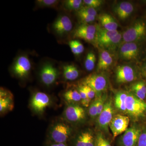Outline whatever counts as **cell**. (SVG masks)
Returning a JSON list of instances; mask_svg holds the SVG:
<instances>
[{"instance_id":"obj_16","label":"cell","mask_w":146,"mask_h":146,"mask_svg":"<svg viewBox=\"0 0 146 146\" xmlns=\"http://www.w3.org/2000/svg\"><path fill=\"white\" fill-rule=\"evenodd\" d=\"M133 11V6L132 4L129 2H121L116 6L115 12L118 17L121 20L127 19L130 16Z\"/></svg>"},{"instance_id":"obj_20","label":"cell","mask_w":146,"mask_h":146,"mask_svg":"<svg viewBox=\"0 0 146 146\" xmlns=\"http://www.w3.org/2000/svg\"><path fill=\"white\" fill-rule=\"evenodd\" d=\"M132 90L139 99L143 100L146 96V86L143 82H138L132 86Z\"/></svg>"},{"instance_id":"obj_33","label":"cell","mask_w":146,"mask_h":146,"mask_svg":"<svg viewBox=\"0 0 146 146\" xmlns=\"http://www.w3.org/2000/svg\"><path fill=\"white\" fill-rule=\"evenodd\" d=\"M82 87L87 95V97L90 99L94 98L96 96V92L92 88L87 85L81 84Z\"/></svg>"},{"instance_id":"obj_9","label":"cell","mask_w":146,"mask_h":146,"mask_svg":"<svg viewBox=\"0 0 146 146\" xmlns=\"http://www.w3.org/2000/svg\"><path fill=\"white\" fill-rule=\"evenodd\" d=\"M73 24L70 18L66 15L59 16L52 25L55 33L59 36H63L72 30Z\"/></svg>"},{"instance_id":"obj_3","label":"cell","mask_w":146,"mask_h":146,"mask_svg":"<svg viewBox=\"0 0 146 146\" xmlns=\"http://www.w3.org/2000/svg\"><path fill=\"white\" fill-rule=\"evenodd\" d=\"M50 104V98L44 92H36L33 96L31 100V106L36 114L44 113L46 108Z\"/></svg>"},{"instance_id":"obj_13","label":"cell","mask_w":146,"mask_h":146,"mask_svg":"<svg viewBox=\"0 0 146 146\" xmlns=\"http://www.w3.org/2000/svg\"><path fill=\"white\" fill-rule=\"evenodd\" d=\"M116 80L118 83H125L133 81L136 78L135 72L129 65L118 66L116 72Z\"/></svg>"},{"instance_id":"obj_6","label":"cell","mask_w":146,"mask_h":146,"mask_svg":"<svg viewBox=\"0 0 146 146\" xmlns=\"http://www.w3.org/2000/svg\"><path fill=\"white\" fill-rule=\"evenodd\" d=\"M129 123V119L127 116L119 114L113 117L109 126L113 138L124 132L127 129Z\"/></svg>"},{"instance_id":"obj_40","label":"cell","mask_w":146,"mask_h":146,"mask_svg":"<svg viewBox=\"0 0 146 146\" xmlns=\"http://www.w3.org/2000/svg\"><path fill=\"white\" fill-rule=\"evenodd\" d=\"M78 91L80 95V96H81L82 100L88 98L86 93H85L84 89H82L81 85H80L79 86Z\"/></svg>"},{"instance_id":"obj_29","label":"cell","mask_w":146,"mask_h":146,"mask_svg":"<svg viewBox=\"0 0 146 146\" xmlns=\"http://www.w3.org/2000/svg\"><path fill=\"white\" fill-rule=\"evenodd\" d=\"M95 146H112L101 134H98L95 142Z\"/></svg>"},{"instance_id":"obj_41","label":"cell","mask_w":146,"mask_h":146,"mask_svg":"<svg viewBox=\"0 0 146 146\" xmlns=\"http://www.w3.org/2000/svg\"><path fill=\"white\" fill-rule=\"evenodd\" d=\"M69 44L73 53L74 54L76 55H78V53L76 49L75 45L74 44V41L71 40L69 42Z\"/></svg>"},{"instance_id":"obj_17","label":"cell","mask_w":146,"mask_h":146,"mask_svg":"<svg viewBox=\"0 0 146 146\" xmlns=\"http://www.w3.org/2000/svg\"><path fill=\"white\" fill-rule=\"evenodd\" d=\"M99 20L104 28L109 31H117L118 24L112 16L107 13L100 15Z\"/></svg>"},{"instance_id":"obj_10","label":"cell","mask_w":146,"mask_h":146,"mask_svg":"<svg viewBox=\"0 0 146 146\" xmlns=\"http://www.w3.org/2000/svg\"><path fill=\"white\" fill-rule=\"evenodd\" d=\"M141 129L136 126L127 129L121 137L120 146H137L141 133Z\"/></svg>"},{"instance_id":"obj_38","label":"cell","mask_w":146,"mask_h":146,"mask_svg":"<svg viewBox=\"0 0 146 146\" xmlns=\"http://www.w3.org/2000/svg\"><path fill=\"white\" fill-rule=\"evenodd\" d=\"M73 41H74V44L75 45L76 49L78 53V54H81L84 51V49L83 45L81 42H80L78 40H73Z\"/></svg>"},{"instance_id":"obj_23","label":"cell","mask_w":146,"mask_h":146,"mask_svg":"<svg viewBox=\"0 0 146 146\" xmlns=\"http://www.w3.org/2000/svg\"><path fill=\"white\" fill-rule=\"evenodd\" d=\"M96 61V58L95 54L93 52L88 53L84 62V66L86 70L89 72L93 70L95 68Z\"/></svg>"},{"instance_id":"obj_35","label":"cell","mask_w":146,"mask_h":146,"mask_svg":"<svg viewBox=\"0 0 146 146\" xmlns=\"http://www.w3.org/2000/svg\"><path fill=\"white\" fill-rule=\"evenodd\" d=\"M104 97L100 96L97 99V106H98V116L100 115L104 108L106 102Z\"/></svg>"},{"instance_id":"obj_42","label":"cell","mask_w":146,"mask_h":146,"mask_svg":"<svg viewBox=\"0 0 146 146\" xmlns=\"http://www.w3.org/2000/svg\"><path fill=\"white\" fill-rule=\"evenodd\" d=\"M91 100L87 98L85 99L82 100L81 103L83 106L85 107H88L89 106Z\"/></svg>"},{"instance_id":"obj_1","label":"cell","mask_w":146,"mask_h":146,"mask_svg":"<svg viewBox=\"0 0 146 146\" xmlns=\"http://www.w3.org/2000/svg\"><path fill=\"white\" fill-rule=\"evenodd\" d=\"M126 111L134 117L142 116L146 110V103L131 94H127L126 100Z\"/></svg>"},{"instance_id":"obj_24","label":"cell","mask_w":146,"mask_h":146,"mask_svg":"<svg viewBox=\"0 0 146 146\" xmlns=\"http://www.w3.org/2000/svg\"><path fill=\"white\" fill-rule=\"evenodd\" d=\"M97 31V28L94 25L83 24L79 26L76 30L75 32L83 33L88 34L96 35Z\"/></svg>"},{"instance_id":"obj_36","label":"cell","mask_w":146,"mask_h":146,"mask_svg":"<svg viewBox=\"0 0 146 146\" xmlns=\"http://www.w3.org/2000/svg\"><path fill=\"white\" fill-rule=\"evenodd\" d=\"M88 132H83L79 136L77 141L76 146H85Z\"/></svg>"},{"instance_id":"obj_7","label":"cell","mask_w":146,"mask_h":146,"mask_svg":"<svg viewBox=\"0 0 146 146\" xmlns=\"http://www.w3.org/2000/svg\"><path fill=\"white\" fill-rule=\"evenodd\" d=\"M82 84L91 87L96 93L104 91L107 87V82L104 76L92 74L84 78Z\"/></svg>"},{"instance_id":"obj_32","label":"cell","mask_w":146,"mask_h":146,"mask_svg":"<svg viewBox=\"0 0 146 146\" xmlns=\"http://www.w3.org/2000/svg\"><path fill=\"white\" fill-rule=\"evenodd\" d=\"M89 112L90 116L92 118L98 116V106H97V99L95 100L90 104Z\"/></svg>"},{"instance_id":"obj_19","label":"cell","mask_w":146,"mask_h":146,"mask_svg":"<svg viewBox=\"0 0 146 146\" xmlns=\"http://www.w3.org/2000/svg\"><path fill=\"white\" fill-rule=\"evenodd\" d=\"M127 94L125 92H119L116 94L115 98V106L122 111H126V100Z\"/></svg>"},{"instance_id":"obj_4","label":"cell","mask_w":146,"mask_h":146,"mask_svg":"<svg viewBox=\"0 0 146 146\" xmlns=\"http://www.w3.org/2000/svg\"><path fill=\"white\" fill-rule=\"evenodd\" d=\"M50 136L56 143H64L72 133L71 128L64 123H58L52 128Z\"/></svg>"},{"instance_id":"obj_18","label":"cell","mask_w":146,"mask_h":146,"mask_svg":"<svg viewBox=\"0 0 146 146\" xmlns=\"http://www.w3.org/2000/svg\"><path fill=\"white\" fill-rule=\"evenodd\" d=\"M63 76L65 80H74L79 76V72L77 68L73 64H68L63 67Z\"/></svg>"},{"instance_id":"obj_14","label":"cell","mask_w":146,"mask_h":146,"mask_svg":"<svg viewBox=\"0 0 146 146\" xmlns=\"http://www.w3.org/2000/svg\"><path fill=\"white\" fill-rule=\"evenodd\" d=\"M119 33L117 30L109 31L104 28H97V42L101 46L108 47L112 42L114 37Z\"/></svg>"},{"instance_id":"obj_22","label":"cell","mask_w":146,"mask_h":146,"mask_svg":"<svg viewBox=\"0 0 146 146\" xmlns=\"http://www.w3.org/2000/svg\"><path fill=\"white\" fill-rule=\"evenodd\" d=\"M83 1L82 0H67L64 1V6L69 10H79L82 7Z\"/></svg>"},{"instance_id":"obj_37","label":"cell","mask_w":146,"mask_h":146,"mask_svg":"<svg viewBox=\"0 0 146 146\" xmlns=\"http://www.w3.org/2000/svg\"><path fill=\"white\" fill-rule=\"evenodd\" d=\"M137 146H146V131L141 132Z\"/></svg>"},{"instance_id":"obj_27","label":"cell","mask_w":146,"mask_h":146,"mask_svg":"<svg viewBox=\"0 0 146 146\" xmlns=\"http://www.w3.org/2000/svg\"><path fill=\"white\" fill-rule=\"evenodd\" d=\"M74 36L75 37L84 39L86 42H93L96 39L95 35L88 34L83 33L74 32Z\"/></svg>"},{"instance_id":"obj_31","label":"cell","mask_w":146,"mask_h":146,"mask_svg":"<svg viewBox=\"0 0 146 146\" xmlns=\"http://www.w3.org/2000/svg\"><path fill=\"white\" fill-rule=\"evenodd\" d=\"M103 1L101 0H84V5L85 6L92 8H97L101 5Z\"/></svg>"},{"instance_id":"obj_39","label":"cell","mask_w":146,"mask_h":146,"mask_svg":"<svg viewBox=\"0 0 146 146\" xmlns=\"http://www.w3.org/2000/svg\"><path fill=\"white\" fill-rule=\"evenodd\" d=\"M85 146H95L94 138L91 133L88 132Z\"/></svg>"},{"instance_id":"obj_44","label":"cell","mask_w":146,"mask_h":146,"mask_svg":"<svg viewBox=\"0 0 146 146\" xmlns=\"http://www.w3.org/2000/svg\"><path fill=\"white\" fill-rule=\"evenodd\" d=\"M143 71L144 73H145V75L146 76V64L144 67Z\"/></svg>"},{"instance_id":"obj_25","label":"cell","mask_w":146,"mask_h":146,"mask_svg":"<svg viewBox=\"0 0 146 146\" xmlns=\"http://www.w3.org/2000/svg\"><path fill=\"white\" fill-rule=\"evenodd\" d=\"M11 104V99L7 96L6 93L1 90L0 98V111L3 112L9 107Z\"/></svg>"},{"instance_id":"obj_12","label":"cell","mask_w":146,"mask_h":146,"mask_svg":"<svg viewBox=\"0 0 146 146\" xmlns=\"http://www.w3.org/2000/svg\"><path fill=\"white\" fill-rule=\"evenodd\" d=\"M64 115L65 119L71 122H78L85 117L84 109L77 105H68L65 109Z\"/></svg>"},{"instance_id":"obj_30","label":"cell","mask_w":146,"mask_h":146,"mask_svg":"<svg viewBox=\"0 0 146 146\" xmlns=\"http://www.w3.org/2000/svg\"><path fill=\"white\" fill-rule=\"evenodd\" d=\"M111 56V54L107 51H102L100 54L98 64V69L100 68L102 65Z\"/></svg>"},{"instance_id":"obj_26","label":"cell","mask_w":146,"mask_h":146,"mask_svg":"<svg viewBox=\"0 0 146 146\" xmlns=\"http://www.w3.org/2000/svg\"><path fill=\"white\" fill-rule=\"evenodd\" d=\"M60 2L57 0H37L36 1V5L42 7L56 8Z\"/></svg>"},{"instance_id":"obj_34","label":"cell","mask_w":146,"mask_h":146,"mask_svg":"<svg viewBox=\"0 0 146 146\" xmlns=\"http://www.w3.org/2000/svg\"><path fill=\"white\" fill-rule=\"evenodd\" d=\"M78 11L83 12V13H86V14H89L90 16H94V17H96L97 15L96 10L95 9V8H92V7L86 6L82 7Z\"/></svg>"},{"instance_id":"obj_28","label":"cell","mask_w":146,"mask_h":146,"mask_svg":"<svg viewBox=\"0 0 146 146\" xmlns=\"http://www.w3.org/2000/svg\"><path fill=\"white\" fill-rule=\"evenodd\" d=\"M77 13L79 18L85 24L94 22L96 19V17L90 16L89 14L83 13L80 11H78Z\"/></svg>"},{"instance_id":"obj_8","label":"cell","mask_w":146,"mask_h":146,"mask_svg":"<svg viewBox=\"0 0 146 146\" xmlns=\"http://www.w3.org/2000/svg\"><path fill=\"white\" fill-rule=\"evenodd\" d=\"M58 71L56 68L50 63L44 64L40 72L41 81L46 86L53 84L58 77Z\"/></svg>"},{"instance_id":"obj_5","label":"cell","mask_w":146,"mask_h":146,"mask_svg":"<svg viewBox=\"0 0 146 146\" xmlns=\"http://www.w3.org/2000/svg\"><path fill=\"white\" fill-rule=\"evenodd\" d=\"M31 63L28 57L21 55L17 58L12 66L13 74L20 78H25L29 75L31 70Z\"/></svg>"},{"instance_id":"obj_11","label":"cell","mask_w":146,"mask_h":146,"mask_svg":"<svg viewBox=\"0 0 146 146\" xmlns=\"http://www.w3.org/2000/svg\"><path fill=\"white\" fill-rule=\"evenodd\" d=\"M113 113L114 109L112 101L108 100L106 102L104 109L98 116V124L100 127L105 130L108 129L110 123L113 117Z\"/></svg>"},{"instance_id":"obj_15","label":"cell","mask_w":146,"mask_h":146,"mask_svg":"<svg viewBox=\"0 0 146 146\" xmlns=\"http://www.w3.org/2000/svg\"><path fill=\"white\" fill-rule=\"evenodd\" d=\"M138 51V46L134 42L125 43L120 48V54L124 59L132 60L137 57Z\"/></svg>"},{"instance_id":"obj_43","label":"cell","mask_w":146,"mask_h":146,"mask_svg":"<svg viewBox=\"0 0 146 146\" xmlns=\"http://www.w3.org/2000/svg\"><path fill=\"white\" fill-rule=\"evenodd\" d=\"M50 146H67L65 143H55L51 145Z\"/></svg>"},{"instance_id":"obj_2","label":"cell","mask_w":146,"mask_h":146,"mask_svg":"<svg viewBox=\"0 0 146 146\" xmlns=\"http://www.w3.org/2000/svg\"><path fill=\"white\" fill-rule=\"evenodd\" d=\"M146 33L145 24L142 22H136L123 33V40L125 43L134 42L141 39Z\"/></svg>"},{"instance_id":"obj_21","label":"cell","mask_w":146,"mask_h":146,"mask_svg":"<svg viewBox=\"0 0 146 146\" xmlns=\"http://www.w3.org/2000/svg\"><path fill=\"white\" fill-rule=\"evenodd\" d=\"M63 97L69 103L77 102L81 101V98L78 91L76 90H70L66 91Z\"/></svg>"}]
</instances>
